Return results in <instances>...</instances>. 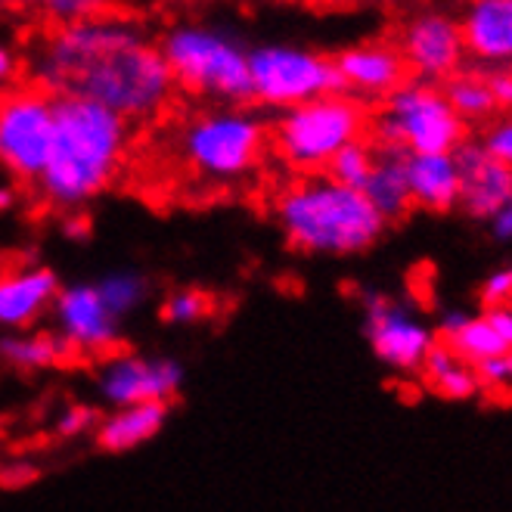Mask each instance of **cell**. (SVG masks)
Wrapping results in <instances>:
<instances>
[{
	"instance_id": "3",
	"label": "cell",
	"mask_w": 512,
	"mask_h": 512,
	"mask_svg": "<svg viewBox=\"0 0 512 512\" xmlns=\"http://www.w3.org/2000/svg\"><path fill=\"white\" fill-rule=\"evenodd\" d=\"M274 221L289 249L323 258L367 252L388 227L364 193L329 174H305L286 184L274 199Z\"/></svg>"
},
{
	"instance_id": "38",
	"label": "cell",
	"mask_w": 512,
	"mask_h": 512,
	"mask_svg": "<svg viewBox=\"0 0 512 512\" xmlns=\"http://www.w3.org/2000/svg\"><path fill=\"white\" fill-rule=\"evenodd\" d=\"M44 0H16V7H41Z\"/></svg>"
},
{
	"instance_id": "36",
	"label": "cell",
	"mask_w": 512,
	"mask_h": 512,
	"mask_svg": "<svg viewBox=\"0 0 512 512\" xmlns=\"http://www.w3.org/2000/svg\"><path fill=\"white\" fill-rule=\"evenodd\" d=\"M488 224H491V233H494L497 243L512 246V202H509L506 208H500V212H497Z\"/></svg>"
},
{
	"instance_id": "21",
	"label": "cell",
	"mask_w": 512,
	"mask_h": 512,
	"mask_svg": "<svg viewBox=\"0 0 512 512\" xmlns=\"http://www.w3.org/2000/svg\"><path fill=\"white\" fill-rule=\"evenodd\" d=\"M419 373H423L432 395H438L444 401H472L475 395H481V382H478L475 367L444 342H438L429 351L426 364Z\"/></svg>"
},
{
	"instance_id": "39",
	"label": "cell",
	"mask_w": 512,
	"mask_h": 512,
	"mask_svg": "<svg viewBox=\"0 0 512 512\" xmlns=\"http://www.w3.org/2000/svg\"><path fill=\"white\" fill-rule=\"evenodd\" d=\"M357 4H398V0H357Z\"/></svg>"
},
{
	"instance_id": "6",
	"label": "cell",
	"mask_w": 512,
	"mask_h": 512,
	"mask_svg": "<svg viewBox=\"0 0 512 512\" xmlns=\"http://www.w3.org/2000/svg\"><path fill=\"white\" fill-rule=\"evenodd\" d=\"M370 115L364 103L348 94H326L277 112L270 125V149L277 159L298 174H326L345 146L364 140Z\"/></svg>"
},
{
	"instance_id": "19",
	"label": "cell",
	"mask_w": 512,
	"mask_h": 512,
	"mask_svg": "<svg viewBox=\"0 0 512 512\" xmlns=\"http://www.w3.org/2000/svg\"><path fill=\"white\" fill-rule=\"evenodd\" d=\"M168 419V404H134V407H115L109 416L100 419L94 429L97 444L109 454H128V450L153 441Z\"/></svg>"
},
{
	"instance_id": "14",
	"label": "cell",
	"mask_w": 512,
	"mask_h": 512,
	"mask_svg": "<svg viewBox=\"0 0 512 512\" xmlns=\"http://www.w3.org/2000/svg\"><path fill=\"white\" fill-rule=\"evenodd\" d=\"M342 94L354 100H385L391 90L407 81V66L398 44L391 41H364L351 44L333 56Z\"/></svg>"
},
{
	"instance_id": "18",
	"label": "cell",
	"mask_w": 512,
	"mask_h": 512,
	"mask_svg": "<svg viewBox=\"0 0 512 512\" xmlns=\"http://www.w3.org/2000/svg\"><path fill=\"white\" fill-rule=\"evenodd\" d=\"M404 174L410 202L426 212L444 215L460 208V168L454 153L404 156Z\"/></svg>"
},
{
	"instance_id": "16",
	"label": "cell",
	"mask_w": 512,
	"mask_h": 512,
	"mask_svg": "<svg viewBox=\"0 0 512 512\" xmlns=\"http://www.w3.org/2000/svg\"><path fill=\"white\" fill-rule=\"evenodd\" d=\"M457 22L466 59L488 69H512V0H466Z\"/></svg>"
},
{
	"instance_id": "17",
	"label": "cell",
	"mask_w": 512,
	"mask_h": 512,
	"mask_svg": "<svg viewBox=\"0 0 512 512\" xmlns=\"http://www.w3.org/2000/svg\"><path fill=\"white\" fill-rule=\"evenodd\" d=\"M59 292L50 267H16L0 274V333H22L44 317Z\"/></svg>"
},
{
	"instance_id": "1",
	"label": "cell",
	"mask_w": 512,
	"mask_h": 512,
	"mask_svg": "<svg viewBox=\"0 0 512 512\" xmlns=\"http://www.w3.org/2000/svg\"><path fill=\"white\" fill-rule=\"evenodd\" d=\"M32 78L56 100H90L128 125L162 115L177 90L159 38L118 13L56 25L32 53Z\"/></svg>"
},
{
	"instance_id": "33",
	"label": "cell",
	"mask_w": 512,
	"mask_h": 512,
	"mask_svg": "<svg viewBox=\"0 0 512 512\" xmlns=\"http://www.w3.org/2000/svg\"><path fill=\"white\" fill-rule=\"evenodd\" d=\"M90 426H94V413H90L87 407H72V410H66L63 416H59L56 435H59V438H78V435H84Z\"/></svg>"
},
{
	"instance_id": "20",
	"label": "cell",
	"mask_w": 512,
	"mask_h": 512,
	"mask_svg": "<svg viewBox=\"0 0 512 512\" xmlns=\"http://www.w3.org/2000/svg\"><path fill=\"white\" fill-rule=\"evenodd\" d=\"M360 193L370 199V205L385 218V224L401 221L413 208L410 190H407V174H404V153L376 146V165Z\"/></svg>"
},
{
	"instance_id": "4",
	"label": "cell",
	"mask_w": 512,
	"mask_h": 512,
	"mask_svg": "<svg viewBox=\"0 0 512 512\" xmlns=\"http://www.w3.org/2000/svg\"><path fill=\"white\" fill-rule=\"evenodd\" d=\"M159 50L174 87L212 106H246L252 100L249 44L233 28L205 19L168 25Z\"/></svg>"
},
{
	"instance_id": "12",
	"label": "cell",
	"mask_w": 512,
	"mask_h": 512,
	"mask_svg": "<svg viewBox=\"0 0 512 512\" xmlns=\"http://www.w3.org/2000/svg\"><path fill=\"white\" fill-rule=\"evenodd\" d=\"M180 385H184V367L174 357L112 354L97 376L100 395L106 404H112V410L134 404H168Z\"/></svg>"
},
{
	"instance_id": "34",
	"label": "cell",
	"mask_w": 512,
	"mask_h": 512,
	"mask_svg": "<svg viewBox=\"0 0 512 512\" xmlns=\"http://www.w3.org/2000/svg\"><path fill=\"white\" fill-rule=\"evenodd\" d=\"M488 317V323L494 326V333L500 336V342L506 348H512V305H497V308H485L481 311Z\"/></svg>"
},
{
	"instance_id": "30",
	"label": "cell",
	"mask_w": 512,
	"mask_h": 512,
	"mask_svg": "<svg viewBox=\"0 0 512 512\" xmlns=\"http://www.w3.org/2000/svg\"><path fill=\"white\" fill-rule=\"evenodd\" d=\"M481 146H485L497 162H503L512 171V115L494 122L485 131V137H481Z\"/></svg>"
},
{
	"instance_id": "25",
	"label": "cell",
	"mask_w": 512,
	"mask_h": 512,
	"mask_svg": "<svg viewBox=\"0 0 512 512\" xmlns=\"http://www.w3.org/2000/svg\"><path fill=\"white\" fill-rule=\"evenodd\" d=\"M100 298H103V305L118 317V320H125L131 317L143 301H146V280L140 274H134V270H115V274H106L103 280L94 283Z\"/></svg>"
},
{
	"instance_id": "37",
	"label": "cell",
	"mask_w": 512,
	"mask_h": 512,
	"mask_svg": "<svg viewBox=\"0 0 512 512\" xmlns=\"http://www.w3.org/2000/svg\"><path fill=\"white\" fill-rule=\"evenodd\" d=\"M13 205V193L10 190H0V208H10Z\"/></svg>"
},
{
	"instance_id": "31",
	"label": "cell",
	"mask_w": 512,
	"mask_h": 512,
	"mask_svg": "<svg viewBox=\"0 0 512 512\" xmlns=\"http://www.w3.org/2000/svg\"><path fill=\"white\" fill-rule=\"evenodd\" d=\"M481 301H485V308L512 305V261L494 270V274L481 283Z\"/></svg>"
},
{
	"instance_id": "11",
	"label": "cell",
	"mask_w": 512,
	"mask_h": 512,
	"mask_svg": "<svg viewBox=\"0 0 512 512\" xmlns=\"http://www.w3.org/2000/svg\"><path fill=\"white\" fill-rule=\"evenodd\" d=\"M398 50L404 66L416 81L441 84L450 75H457L466 63V47L457 16L447 10L426 7L407 16L398 35Z\"/></svg>"
},
{
	"instance_id": "28",
	"label": "cell",
	"mask_w": 512,
	"mask_h": 512,
	"mask_svg": "<svg viewBox=\"0 0 512 512\" xmlns=\"http://www.w3.org/2000/svg\"><path fill=\"white\" fill-rule=\"evenodd\" d=\"M41 7L53 25H75L112 13V0H44Z\"/></svg>"
},
{
	"instance_id": "15",
	"label": "cell",
	"mask_w": 512,
	"mask_h": 512,
	"mask_svg": "<svg viewBox=\"0 0 512 512\" xmlns=\"http://www.w3.org/2000/svg\"><path fill=\"white\" fill-rule=\"evenodd\" d=\"M454 159L460 168V208L475 221H491L512 202V171L497 162L481 140H466Z\"/></svg>"
},
{
	"instance_id": "35",
	"label": "cell",
	"mask_w": 512,
	"mask_h": 512,
	"mask_svg": "<svg viewBox=\"0 0 512 512\" xmlns=\"http://www.w3.org/2000/svg\"><path fill=\"white\" fill-rule=\"evenodd\" d=\"M19 53H16V47L10 44V41H4L0 38V90L4 87H10L16 78H19Z\"/></svg>"
},
{
	"instance_id": "13",
	"label": "cell",
	"mask_w": 512,
	"mask_h": 512,
	"mask_svg": "<svg viewBox=\"0 0 512 512\" xmlns=\"http://www.w3.org/2000/svg\"><path fill=\"white\" fill-rule=\"evenodd\" d=\"M50 311L56 336L72 354H106L122 336V320L103 305L94 283L59 286Z\"/></svg>"
},
{
	"instance_id": "26",
	"label": "cell",
	"mask_w": 512,
	"mask_h": 512,
	"mask_svg": "<svg viewBox=\"0 0 512 512\" xmlns=\"http://www.w3.org/2000/svg\"><path fill=\"white\" fill-rule=\"evenodd\" d=\"M373 165H376V143L357 140V143L345 146L342 153L333 162H329L326 174L333 177V180H339V184L351 187V190H364Z\"/></svg>"
},
{
	"instance_id": "22",
	"label": "cell",
	"mask_w": 512,
	"mask_h": 512,
	"mask_svg": "<svg viewBox=\"0 0 512 512\" xmlns=\"http://www.w3.org/2000/svg\"><path fill=\"white\" fill-rule=\"evenodd\" d=\"M72 351L63 345L56 333H4L0 336V364L22 373L53 370L63 364Z\"/></svg>"
},
{
	"instance_id": "29",
	"label": "cell",
	"mask_w": 512,
	"mask_h": 512,
	"mask_svg": "<svg viewBox=\"0 0 512 512\" xmlns=\"http://www.w3.org/2000/svg\"><path fill=\"white\" fill-rule=\"evenodd\" d=\"M481 391H512V348L475 364Z\"/></svg>"
},
{
	"instance_id": "27",
	"label": "cell",
	"mask_w": 512,
	"mask_h": 512,
	"mask_svg": "<svg viewBox=\"0 0 512 512\" xmlns=\"http://www.w3.org/2000/svg\"><path fill=\"white\" fill-rule=\"evenodd\" d=\"M212 311H215V301L202 289H177L165 298L162 320L171 326H193V323H202L205 317H212Z\"/></svg>"
},
{
	"instance_id": "7",
	"label": "cell",
	"mask_w": 512,
	"mask_h": 512,
	"mask_svg": "<svg viewBox=\"0 0 512 512\" xmlns=\"http://www.w3.org/2000/svg\"><path fill=\"white\" fill-rule=\"evenodd\" d=\"M370 131L379 149H395L404 156H438L457 153L469 140L466 122L450 109L441 84L404 81L382 100L370 118Z\"/></svg>"
},
{
	"instance_id": "5",
	"label": "cell",
	"mask_w": 512,
	"mask_h": 512,
	"mask_svg": "<svg viewBox=\"0 0 512 512\" xmlns=\"http://www.w3.org/2000/svg\"><path fill=\"white\" fill-rule=\"evenodd\" d=\"M270 128L249 106H208L193 112L177 131L184 168L212 187L246 180L264 159Z\"/></svg>"
},
{
	"instance_id": "2",
	"label": "cell",
	"mask_w": 512,
	"mask_h": 512,
	"mask_svg": "<svg viewBox=\"0 0 512 512\" xmlns=\"http://www.w3.org/2000/svg\"><path fill=\"white\" fill-rule=\"evenodd\" d=\"M131 149V125L81 97L56 100L50 159L35 180L38 193L56 212H78L118 177Z\"/></svg>"
},
{
	"instance_id": "23",
	"label": "cell",
	"mask_w": 512,
	"mask_h": 512,
	"mask_svg": "<svg viewBox=\"0 0 512 512\" xmlns=\"http://www.w3.org/2000/svg\"><path fill=\"white\" fill-rule=\"evenodd\" d=\"M441 90H444L450 109H454L463 118V122H481V118H488L494 112L488 78L481 75V72L460 69L457 75H450L441 84Z\"/></svg>"
},
{
	"instance_id": "32",
	"label": "cell",
	"mask_w": 512,
	"mask_h": 512,
	"mask_svg": "<svg viewBox=\"0 0 512 512\" xmlns=\"http://www.w3.org/2000/svg\"><path fill=\"white\" fill-rule=\"evenodd\" d=\"M485 78H488L494 109L512 112V69H488Z\"/></svg>"
},
{
	"instance_id": "9",
	"label": "cell",
	"mask_w": 512,
	"mask_h": 512,
	"mask_svg": "<svg viewBox=\"0 0 512 512\" xmlns=\"http://www.w3.org/2000/svg\"><path fill=\"white\" fill-rule=\"evenodd\" d=\"M56 128V97L41 87L0 94V168L19 180H35L47 168Z\"/></svg>"
},
{
	"instance_id": "10",
	"label": "cell",
	"mask_w": 512,
	"mask_h": 512,
	"mask_svg": "<svg viewBox=\"0 0 512 512\" xmlns=\"http://www.w3.org/2000/svg\"><path fill=\"white\" fill-rule=\"evenodd\" d=\"M364 326L379 364L395 373H419L438 345L435 329L401 301L370 292L364 298Z\"/></svg>"
},
{
	"instance_id": "40",
	"label": "cell",
	"mask_w": 512,
	"mask_h": 512,
	"mask_svg": "<svg viewBox=\"0 0 512 512\" xmlns=\"http://www.w3.org/2000/svg\"><path fill=\"white\" fill-rule=\"evenodd\" d=\"M0 7H16V0H0Z\"/></svg>"
},
{
	"instance_id": "8",
	"label": "cell",
	"mask_w": 512,
	"mask_h": 512,
	"mask_svg": "<svg viewBox=\"0 0 512 512\" xmlns=\"http://www.w3.org/2000/svg\"><path fill=\"white\" fill-rule=\"evenodd\" d=\"M252 103L286 112L308 100L342 94L333 56L292 41H264L249 47Z\"/></svg>"
},
{
	"instance_id": "24",
	"label": "cell",
	"mask_w": 512,
	"mask_h": 512,
	"mask_svg": "<svg viewBox=\"0 0 512 512\" xmlns=\"http://www.w3.org/2000/svg\"><path fill=\"white\" fill-rule=\"evenodd\" d=\"M444 345L454 348L463 360H469L472 367L481 364V360H491V357L509 351V348L500 342V336L494 333V326L488 323L485 314H469L466 323H463Z\"/></svg>"
}]
</instances>
